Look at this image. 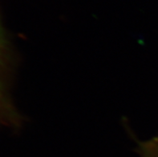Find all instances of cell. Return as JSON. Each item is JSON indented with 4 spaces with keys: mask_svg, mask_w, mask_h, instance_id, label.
I'll use <instances>...</instances> for the list:
<instances>
[{
    "mask_svg": "<svg viewBox=\"0 0 158 157\" xmlns=\"http://www.w3.org/2000/svg\"><path fill=\"white\" fill-rule=\"evenodd\" d=\"M14 64V55L10 43L0 18V127L18 128L23 119L10 96V76Z\"/></svg>",
    "mask_w": 158,
    "mask_h": 157,
    "instance_id": "1",
    "label": "cell"
},
{
    "mask_svg": "<svg viewBox=\"0 0 158 157\" xmlns=\"http://www.w3.org/2000/svg\"><path fill=\"white\" fill-rule=\"evenodd\" d=\"M138 151L142 157H158V137L140 142Z\"/></svg>",
    "mask_w": 158,
    "mask_h": 157,
    "instance_id": "2",
    "label": "cell"
}]
</instances>
